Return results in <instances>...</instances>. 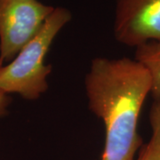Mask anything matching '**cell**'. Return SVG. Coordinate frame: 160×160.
<instances>
[{
    "instance_id": "obj_1",
    "label": "cell",
    "mask_w": 160,
    "mask_h": 160,
    "mask_svg": "<svg viewBox=\"0 0 160 160\" xmlns=\"http://www.w3.org/2000/svg\"><path fill=\"white\" fill-rule=\"evenodd\" d=\"M88 108L102 119L105 142L100 160H134L142 146L138 122L151 91L146 69L134 59L96 57L85 77Z\"/></svg>"
},
{
    "instance_id": "obj_2",
    "label": "cell",
    "mask_w": 160,
    "mask_h": 160,
    "mask_svg": "<svg viewBox=\"0 0 160 160\" xmlns=\"http://www.w3.org/2000/svg\"><path fill=\"white\" fill-rule=\"evenodd\" d=\"M68 8L54 7L39 31L12 62L0 66V90L36 101L49 88L52 66L45 63L46 54L60 31L71 21Z\"/></svg>"
},
{
    "instance_id": "obj_3",
    "label": "cell",
    "mask_w": 160,
    "mask_h": 160,
    "mask_svg": "<svg viewBox=\"0 0 160 160\" xmlns=\"http://www.w3.org/2000/svg\"><path fill=\"white\" fill-rule=\"evenodd\" d=\"M53 10L38 0H0V66L16 57Z\"/></svg>"
},
{
    "instance_id": "obj_4",
    "label": "cell",
    "mask_w": 160,
    "mask_h": 160,
    "mask_svg": "<svg viewBox=\"0 0 160 160\" xmlns=\"http://www.w3.org/2000/svg\"><path fill=\"white\" fill-rule=\"evenodd\" d=\"M116 40L134 47L160 42V0H116Z\"/></svg>"
},
{
    "instance_id": "obj_5",
    "label": "cell",
    "mask_w": 160,
    "mask_h": 160,
    "mask_svg": "<svg viewBox=\"0 0 160 160\" xmlns=\"http://www.w3.org/2000/svg\"><path fill=\"white\" fill-rule=\"evenodd\" d=\"M134 60L148 71L151 82L150 93L160 96V42H149L135 48Z\"/></svg>"
},
{
    "instance_id": "obj_6",
    "label": "cell",
    "mask_w": 160,
    "mask_h": 160,
    "mask_svg": "<svg viewBox=\"0 0 160 160\" xmlns=\"http://www.w3.org/2000/svg\"><path fill=\"white\" fill-rule=\"evenodd\" d=\"M149 119L151 136L149 142L142 146L134 160H160V96L153 97Z\"/></svg>"
},
{
    "instance_id": "obj_7",
    "label": "cell",
    "mask_w": 160,
    "mask_h": 160,
    "mask_svg": "<svg viewBox=\"0 0 160 160\" xmlns=\"http://www.w3.org/2000/svg\"><path fill=\"white\" fill-rule=\"evenodd\" d=\"M12 99L6 92L0 90V118H3L8 113V108L11 104Z\"/></svg>"
}]
</instances>
